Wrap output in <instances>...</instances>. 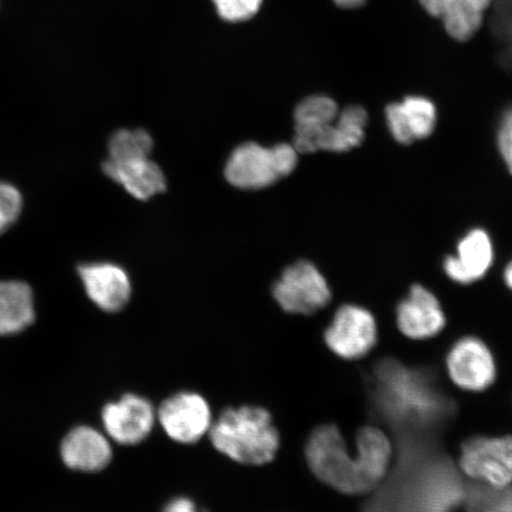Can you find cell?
<instances>
[{
  "label": "cell",
  "mask_w": 512,
  "mask_h": 512,
  "mask_svg": "<svg viewBox=\"0 0 512 512\" xmlns=\"http://www.w3.org/2000/svg\"><path fill=\"white\" fill-rule=\"evenodd\" d=\"M371 411L394 428L398 438H434L445 427L456 405L428 369L408 368L399 361L377 363L369 381Z\"/></svg>",
  "instance_id": "obj_1"
},
{
  "label": "cell",
  "mask_w": 512,
  "mask_h": 512,
  "mask_svg": "<svg viewBox=\"0 0 512 512\" xmlns=\"http://www.w3.org/2000/svg\"><path fill=\"white\" fill-rule=\"evenodd\" d=\"M306 458L322 482L343 494L360 495L374 490L387 475L392 446L379 428L364 427L357 435L356 457H352L338 428L322 426L312 433Z\"/></svg>",
  "instance_id": "obj_2"
},
{
  "label": "cell",
  "mask_w": 512,
  "mask_h": 512,
  "mask_svg": "<svg viewBox=\"0 0 512 512\" xmlns=\"http://www.w3.org/2000/svg\"><path fill=\"white\" fill-rule=\"evenodd\" d=\"M210 438L217 450L246 465L270 463L279 447L271 415L259 407L227 409L211 425Z\"/></svg>",
  "instance_id": "obj_3"
},
{
  "label": "cell",
  "mask_w": 512,
  "mask_h": 512,
  "mask_svg": "<svg viewBox=\"0 0 512 512\" xmlns=\"http://www.w3.org/2000/svg\"><path fill=\"white\" fill-rule=\"evenodd\" d=\"M298 164V151L291 144L264 147L245 143L228 158L224 175L235 188L259 190L291 175Z\"/></svg>",
  "instance_id": "obj_4"
},
{
  "label": "cell",
  "mask_w": 512,
  "mask_h": 512,
  "mask_svg": "<svg viewBox=\"0 0 512 512\" xmlns=\"http://www.w3.org/2000/svg\"><path fill=\"white\" fill-rule=\"evenodd\" d=\"M273 296L286 312L312 315L330 303L331 290L318 268L302 260L286 268L273 287Z\"/></svg>",
  "instance_id": "obj_5"
},
{
  "label": "cell",
  "mask_w": 512,
  "mask_h": 512,
  "mask_svg": "<svg viewBox=\"0 0 512 512\" xmlns=\"http://www.w3.org/2000/svg\"><path fill=\"white\" fill-rule=\"evenodd\" d=\"M462 469L478 482L505 488L512 485V435L472 437L462 447Z\"/></svg>",
  "instance_id": "obj_6"
},
{
  "label": "cell",
  "mask_w": 512,
  "mask_h": 512,
  "mask_svg": "<svg viewBox=\"0 0 512 512\" xmlns=\"http://www.w3.org/2000/svg\"><path fill=\"white\" fill-rule=\"evenodd\" d=\"M325 342L345 360H358L366 356L377 342L373 313L357 305L339 307L325 332Z\"/></svg>",
  "instance_id": "obj_7"
},
{
  "label": "cell",
  "mask_w": 512,
  "mask_h": 512,
  "mask_svg": "<svg viewBox=\"0 0 512 512\" xmlns=\"http://www.w3.org/2000/svg\"><path fill=\"white\" fill-rule=\"evenodd\" d=\"M447 369L460 388L483 392L496 379L494 356L477 337H464L453 344L447 355Z\"/></svg>",
  "instance_id": "obj_8"
},
{
  "label": "cell",
  "mask_w": 512,
  "mask_h": 512,
  "mask_svg": "<svg viewBox=\"0 0 512 512\" xmlns=\"http://www.w3.org/2000/svg\"><path fill=\"white\" fill-rule=\"evenodd\" d=\"M160 424L171 439L192 444L211 427L210 408L200 395L181 393L166 400L159 409Z\"/></svg>",
  "instance_id": "obj_9"
},
{
  "label": "cell",
  "mask_w": 512,
  "mask_h": 512,
  "mask_svg": "<svg viewBox=\"0 0 512 512\" xmlns=\"http://www.w3.org/2000/svg\"><path fill=\"white\" fill-rule=\"evenodd\" d=\"M438 111L426 96L409 95L386 107V123L392 137L402 145L431 136L437 126Z\"/></svg>",
  "instance_id": "obj_10"
},
{
  "label": "cell",
  "mask_w": 512,
  "mask_h": 512,
  "mask_svg": "<svg viewBox=\"0 0 512 512\" xmlns=\"http://www.w3.org/2000/svg\"><path fill=\"white\" fill-rule=\"evenodd\" d=\"M495 251L490 235L482 228L470 230L458 242L457 254L444 260V271L454 283L470 285L485 277L494 264Z\"/></svg>",
  "instance_id": "obj_11"
},
{
  "label": "cell",
  "mask_w": 512,
  "mask_h": 512,
  "mask_svg": "<svg viewBox=\"0 0 512 512\" xmlns=\"http://www.w3.org/2000/svg\"><path fill=\"white\" fill-rule=\"evenodd\" d=\"M83 286L95 305L106 312L123 310L131 298L128 274L118 265L94 262L78 267Z\"/></svg>",
  "instance_id": "obj_12"
},
{
  "label": "cell",
  "mask_w": 512,
  "mask_h": 512,
  "mask_svg": "<svg viewBox=\"0 0 512 512\" xmlns=\"http://www.w3.org/2000/svg\"><path fill=\"white\" fill-rule=\"evenodd\" d=\"M398 326L403 335L422 341L440 334L445 328L443 307L434 294L421 285H414L398 306Z\"/></svg>",
  "instance_id": "obj_13"
},
{
  "label": "cell",
  "mask_w": 512,
  "mask_h": 512,
  "mask_svg": "<svg viewBox=\"0 0 512 512\" xmlns=\"http://www.w3.org/2000/svg\"><path fill=\"white\" fill-rule=\"evenodd\" d=\"M155 413L149 401L137 395H126L104 409V424L108 434L123 445L142 443L150 434Z\"/></svg>",
  "instance_id": "obj_14"
},
{
  "label": "cell",
  "mask_w": 512,
  "mask_h": 512,
  "mask_svg": "<svg viewBox=\"0 0 512 512\" xmlns=\"http://www.w3.org/2000/svg\"><path fill=\"white\" fill-rule=\"evenodd\" d=\"M102 169L106 176L123 187L137 200H150L166 189L162 169L150 157L113 162L106 159Z\"/></svg>",
  "instance_id": "obj_15"
},
{
  "label": "cell",
  "mask_w": 512,
  "mask_h": 512,
  "mask_svg": "<svg viewBox=\"0 0 512 512\" xmlns=\"http://www.w3.org/2000/svg\"><path fill=\"white\" fill-rule=\"evenodd\" d=\"M62 458L70 469L95 472L111 462L112 451L104 435L93 428L79 427L64 439Z\"/></svg>",
  "instance_id": "obj_16"
},
{
  "label": "cell",
  "mask_w": 512,
  "mask_h": 512,
  "mask_svg": "<svg viewBox=\"0 0 512 512\" xmlns=\"http://www.w3.org/2000/svg\"><path fill=\"white\" fill-rule=\"evenodd\" d=\"M34 294L22 281H0V336L18 334L34 323Z\"/></svg>",
  "instance_id": "obj_17"
},
{
  "label": "cell",
  "mask_w": 512,
  "mask_h": 512,
  "mask_svg": "<svg viewBox=\"0 0 512 512\" xmlns=\"http://www.w3.org/2000/svg\"><path fill=\"white\" fill-rule=\"evenodd\" d=\"M484 11L467 0H448L441 21L453 40L466 42L477 34L484 21Z\"/></svg>",
  "instance_id": "obj_18"
},
{
  "label": "cell",
  "mask_w": 512,
  "mask_h": 512,
  "mask_svg": "<svg viewBox=\"0 0 512 512\" xmlns=\"http://www.w3.org/2000/svg\"><path fill=\"white\" fill-rule=\"evenodd\" d=\"M464 503L469 512H512V485H471L465 489Z\"/></svg>",
  "instance_id": "obj_19"
},
{
  "label": "cell",
  "mask_w": 512,
  "mask_h": 512,
  "mask_svg": "<svg viewBox=\"0 0 512 512\" xmlns=\"http://www.w3.org/2000/svg\"><path fill=\"white\" fill-rule=\"evenodd\" d=\"M153 140L144 130H120L113 134L108 143L107 159L113 162L150 157Z\"/></svg>",
  "instance_id": "obj_20"
},
{
  "label": "cell",
  "mask_w": 512,
  "mask_h": 512,
  "mask_svg": "<svg viewBox=\"0 0 512 512\" xmlns=\"http://www.w3.org/2000/svg\"><path fill=\"white\" fill-rule=\"evenodd\" d=\"M339 113L337 102L326 95H312L304 99L294 110L296 125H320L334 123Z\"/></svg>",
  "instance_id": "obj_21"
},
{
  "label": "cell",
  "mask_w": 512,
  "mask_h": 512,
  "mask_svg": "<svg viewBox=\"0 0 512 512\" xmlns=\"http://www.w3.org/2000/svg\"><path fill=\"white\" fill-rule=\"evenodd\" d=\"M217 15L228 23H242L258 15L264 0H211Z\"/></svg>",
  "instance_id": "obj_22"
},
{
  "label": "cell",
  "mask_w": 512,
  "mask_h": 512,
  "mask_svg": "<svg viewBox=\"0 0 512 512\" xmlns=\"http://www.w3.org/2000/svg\"><path fill=\"white\" fill-rule=\"evenodd\" d=\"M23 198L14 185L0 182V235L8 232L21 216Z\"/></svg>",
  "instance_id": "obj_23"
},
{
  "label": "cell",
  "mask_w": 512,
  "mask_h": 512,
  "mask_svg": "<svg viewBox=\"0 0 512 512\" xmlns=\"http://www.w3.org/2000/svg\"><path fill=\"white\" fill-rule=\"evenodd\" d=\"M498 151L512 175V105L505 108L497 131Z\"/></svg>",
  "instance_id": "obj_24"
},
{
  "label": "cell",
  "mask_w": 512,
  "mask_h": 512,
  "mask_svg": "<svg viewBox=\"0 0 512 512\" xmlns=\"http://www.w3.org/2000/svg\"><path fill=\"white\" fill-rule=\"evenodd\" d=\"M448 0H419L420 5L427 12L435 18H441L446 9Z\"/></svg>",
  "instance_id": "obj_25"
},
{
  "label": "cell",
  "mask_w": 512,
  "mask_h": 512,
  "mask_svg": "<svg viewBox=\"0 0 512 512\" xmlns=\"http://www.w3.org/2000/svg\"><path fill=\"white\" fill-rule=\"evenodd\" d=\"M164 512H197L195 504L187 498H177L166 505Z\"/></svg>",
  "instance_id": "obj_26"
},
{
  "label": "cell",
  "mask_w": 512,
  "mask_h": 512,
  "mask_svg": "<svg viewBox=\"0 0 512 512\" xmlns=\"http://www.w3.org/2000/svg\"><path fill=\"white\" fill-rule=\"evenodd\" d=\"M338 8L344 10H355L360 9L364 4L367 3V0H332Z\"/></svg>",
  "instance_id": "obj_27"
},
{
  "label": "cell",
  "mask_w": 512,
  "mask_h": 512,
  "mask_svg": "<svg viewBox=\"0 0 512 512\" xmlns=\"http://www.w3.org/2000/svg\"><path fill=\"white\" fill-rule=\"evenodd\" d=\"M503 277L505 284H507V286L512 291V260L509 262L507 267H505Z\"/></svg>",
  "instance_id": "obj_28"
},
{
  "label": "cell",
  "mask_w": 512,
  "mask_h": 512,
  "mask_svg": "<svg viewBox=\"0 0 512 512\" xmlns=\"http://www.w3.org/2000/svg\"><path fill=\"white\" fill-rule=\"evenodd\" d=\"M467 2H471L473 4H476L479 6V8H482L483 10H486L489 8L492 0H467Z\"/></svg>",
  "instance_id": "obj_29"
}]
</instances>
